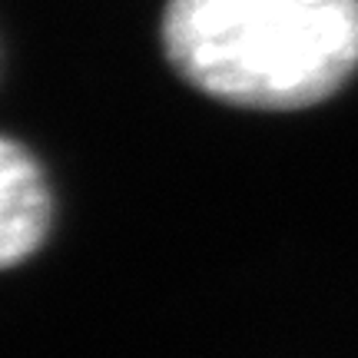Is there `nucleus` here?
<instances>
[{"label": "nucleus", "mask_w": 358, "mask_h": 358, "mask_svg": "<svg viewBox=\"0 0 358 358\" xmlns=\"http://www.w3.org/2000/svg\"><path fill=\"white\" fill-rule=\"evenodd\" d=\"M166 64L239 110H306L358 70V0H166Z\"/></svg>", "instance_id": "1"}, {"label": "nucleus", "mask_w": 358, "mask_h": 358, "mask_svg": "<svg viewBox=\"0 0 358 358\" xmlns=\"http://www.w3.org/2000/svg\"><path fill=\"white\" fill-rule=\"evenodd\" d=\"M53 222V196L40 159L0 133V268L37 252Z\"/></svg>", "instance_id": "2"}]
</instances>
